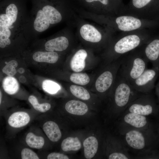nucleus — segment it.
<instances>
[{
    "label": "nucleus",
    "instance_id": "1",
    "mask_svg": "<svg viewBox=\"0 0 159 159\" xmlns=\"http://www.w3.org/2000/svg\"><path fill=\"white\" fill-rule=\"evenodd\" d=\"M148 62L140 50H135L122 57L120 75L130 83L147 69Z\"/></svg>",
    "mask_w": 159,
    "mask_h": 159
},
{
    "label": "nucleus",
    "instance_id": "2",
    "mask_svg": "<svg viewBox=\"0 0 159 159\" xmlns=\"http://www.w3.org/2000/svg\"><path fill=\"white\" fill-rule=\"evenodd\" d=\"M149 40L146 30L122 33L113 46L114 57H122L141 47Z\"/></svg>",
    "mask_w": 159,
    "mask_h": 159
},
{
    "label": "nucleus",
    "instance_id": "3",
    "mask_svg": "<svg viewBox=\"0 0 159 159\" xmlns=\"http://www.w3.org/2000/svg\"><path fill=\"white\" fill-rule=\"evenodd\" d=\"M159 1L158 0H130L127 4L125 5L119 15H130L150 20Z\"/></svg>",
    "mask_w": 159,
    "mask_h": 159
},
{
    "label": "nucleus",
    "instance_id": "4",
    "mask_svg": "<svg viewBox=\"0 0 159 159\" xmlns=\"http://www.w3.org/2000/svg\"><path fill=\"white\" fill-rule=\"evenodd\" d=\"M138 92L128 81L120 75L114 88V100L116 105L121 108L125 107Z\"/></svg>",
    "mask_w": 159,
    "mask_h": 159
},
{
    "label": "nucleus",
    "instance_id": "5",
    "mask_svg": "<svg viewBox=\"0 0 159 159\" xmlns=\"http://www.w3.org/2000/svg\"><path fill=\"white\" fill-rule=\"evenodd\" d=\"M156 69H146L137 78L130 84L138 92H146L152 88L157 75Z\"/></svg>",
    "mask_w": 159,
    "mask_h": 159
},
{
    "label": "nucleus",
    "instance_id": "6",
    "mask_svg": "<svg viewBox=\"0 0 159 159\" xmlns=\"http://www.w3.org/2000/svg\"><path fill=\"white\" fill-rule=\"evenodd\" d=\"M142 47L140 51L148 62L155 66L159 65V39L149 40Z\"/></svg>",
    "mask_w": 159,
    "mask_h": 159
},
{
    "label": "nucleus",
    "instance_id": "7",
    "mask_svg": "<svg viewBox=\"0 0 159 159\" xmlns=\"http://www.w3.org/2000/svg\"><path fill=\"white\" fill-rule=\"evenodd\" d=\"M146 96L142 97L130 104L128 109L130 112L146 116L152 113L154 106Z\"/></svg>",
    "mask_w": 159,
    "mask_h": 159
},
{
    "label": "nucleus",
    "instance_id": "8",
    "mask_svg": "<svg viewBox=\"0 0 159 159\" xmlns=\"http://www.w3.org/2000/svg\"><path fill=\"white\" fill-rule=\"evenodd\" d=\"M110 70H105L99 76L95 82V86L97 90L100 93L107 91L112 86L114 80L115 73Z\"/></svg>",
    "mask_w": 159,
    "mask_h": 159
},
{
    "label": "nucleus",
    "instance_id": "9",
    "mask_svg": "<svg viewBox=\"0 0 159 159\" xmlns=\"http://www.w3.org/2000/svg\"><path fill=\"white\" fill-rule=\"evenodd\" d=\"M125 139L128 144L136 149L143 148L145 145V138L143 134L136 130H131L127 132Z\"/></svg>",
    "mask_w": 159,
    "mask_h": 159
},
{
    "label": "nucleus",
    "instance_id": "10",
    "mask_svg": "<svg viewBox=\"0 0 159 159\" xmlns=\"http://www.w3.org/2000/svg\"><path fill=\"white\" fill-rule=\"evenodd\" d=\"M82 37L85 40L92 42H98L102 39L101 33L94 27L89 24L82 26L80 30Z\"/></svg>",
    "mask_w": 159,
    "mask_h": 159
},
{
    "label": "nucleus",
    "instance_id": "11",
    "mask_svg": "<svg viewBox=\"0 0 159 159\" xmlns=\"http://www.w3.org/2000/svg\"><path fill=\"white\" fill-rule=\"evenodd\" d=\"M68 45L67 39L61 36L47 41L45 43V48L47 51H62L66 49Z\"/></svg>",
    "mask_w": 159,
    "mask_h": 159
},
{
    "label": "nucleus",
    "instance_id": "12",
    "mask_svg": "<svg viewBox=\"0 0 159 159\" xmlns=\"http://www.w3.org/2000/svg\"><path fill=\"white\" fill-rule=\"evenodd\" d=\"M65 107L68 113L77 115H84L88 110V106L85 103L75 100H71L67 102Z\"/></svg>",
    "mask_w": 159,
    "mask_h": 159
},
{
    "label": "nucleus",
    "instance_id": "13",
    "mask_svg": "<svg viewBox=\"0 0 159 159\" xmlns=\"http://www.w3.org/2000/svg\"><path fill=\"white\" fill-rule=\"evenodd\" d=\"M87 56L85 50L81 49L77 51L71 60L70 67L72 70L77 72L82 71L85 67V59Z\"/></svg>",
    "mask_w": 159,
    "mask_h": 159
},
{
    "label": "nucleus",
    "instance_id": "14",
    "mask_svg": "<svg viewBox=\"0 0 159 159\" xmlns=\"http://www.w3.org/2000/svg\"><path fill=\"white\" fill-rule=\"evenodd\" d=\"M43 129L49 139L53 142H57L61 138L62 134L57 124L52 121H48L43 125Z\"/></svg>",
    "mask_w": 159,
    "mask_h": 159
},
{
    "label": "nucleus",
    "instance_id": "15",
    "mask_svg": "<svg viewBox=\"0 0 159 159\" xmlns=\"http://www.w3.org/2000/svg\"><path fill=\"white\" fill-rule=\"evenodd\" d=\"M84 155L87 159L93 158L96 153L98 148V142L94 136H90L87 138L83 143Z\"/></svg>",
    "mask_w": 159,
    "mask_h": 159
},
{
    "label": "nucleus",
    "instance_id": "16",
    "mask_svg": "<svg viewBox=\"0 0 159 159\" xmlns=\"http://www.w3.org/2000/svg\"><path fill=\"white\" fill-rule=\"evenodd\" d=\"M30 120V117L28 113L23 112H18L14 113L10 116L8 123L13 127L19 128L27 125Z\"/></svg>",
    "mask_w": 159,
    "mask_h": 159
},
{
    "label": "nucleus",
    "instance_id": "17",
    "mask_svg": "<svg viewBox=\"0 0 159 159\" xmlns=\"http://www.w3.org/2000/svg\"><path fill=\"white\" fill-rule=\"evenodd\" d=\"M36 6L38 9L34 22V27L36 31L42 32L49 28L50 24L42 10L39 7Z\"/></svg>",
    "mask_w": 159,
    "mask_h": 159
},
{
    "label": "nucleus",
    "instance_id": "18",
    "mask_svg": "<svg viewBox=\"0 0 159 159\" xmlns=\"http://www.w3.org/2000/svg\"><path fill=\"white\" fill-rule=\"evenodd\" d=\"M32 58L34 61L37 62L53 64L57 61L59 56L54 52L37 51L34 54Z\"/></svg>",
    "mask_w": 159,
    "mask_h": 159
},
{
    "label": "nucleus",
    "instance_id": "19",
    "mask_svg": "<svg viewBox=\"0 0 159 159\" xmlns=\"http://www.w3.org/2000/svg\"><path fill=\"white\" fill-rule=\"evenodd\" d=\"M124 120L126 123L136 128L143 127L147 123L146 118L144 116L131 112L126 115Z\"/></svg>",
    "mask_w": 159,
    "mask_h": 159
},
{
    "label": "nucleus",
    "instance_id": "20",
    "mask_svg": "<svg viewBox=\"0 0 159 159\" xmlns=\"http://www.w3.org/2000/svg\"><path fill=\"white\" fill-rule=\"evenodd\" d=\"M81 142L77 137H68L64 139L61 143V148L64 151H77L81 147Z\"/></svg>",
    "mask_w": 159,
    "mask_h": 159
},
{
    "label": "nucleus",
    "instance_id": "21",
    "mask_svg": "<svg viewBox=\"0 0 159 159\" xmlns=\"http://www.w3.org/2000/svg\"><path fill=\"white\" fill-rule=\"evenodd\" d=\"M4 91L9 95L16 93L19 89V85L17 80L13 77L8 76L5 77L2 83Z\"/></svg>",
    "mask_w": 159,
    "mask_h": 159
},
{
    "label": "nucleus",
    "instance_id": "22",
    "mask_svg": "<svg viewBox=\"0 0 159 159\" xmlns=\"http://www.w3.org/2000/svg\"><path fill=\"white\" fill-rule=\"evenodd\" d=\"M26 141L30 147L37 149L42 148L44 143V139L42 137L36 136L32 132H29L27 135Z\"/></svg>",
    "mask_w": 159,
    "mask_h": 159
},
{
    "label": "nucleus",
    "instance_id": "23",
    "mask_svg": "<svg viewBox=\"0 0 159 159\" xmlns=\"http://www.w3.org/2000/svg\"><path fill=\"white\" fill-rule=\"evenodd\" d=\"M72 94L76 97L83 100H87L90 97L88 92L84 87L75 85H71L69 88Z\"/></svg>",
    "mask_w": 159,
    "mask_h": 159
},
{
    "label": "nucleus",
    "instance_id": "24",
    "mask_svg": "<svg viewBox=\"0 0 159 159\" xmlns=\"http://www.w3.org/2000/svg\"><path fill=\"white\" fill-rule=\"evenodd\" d=\"M70 80L75 84L82 85H86L90 81L89 77L86 73H72L70 76Z\"/></svg>",
    "mask_w": 159,
    "mask_h": 159
},
{
    "label": "nucleus",
    "instance_id": "25",
    "mask_svg": "<svg viewBox=\"0 0 159 159\" xmlns=\"http://www.w3.org/2000/svg\"><path fill=\"white\" fill-rule=\"evenodd\" d=\"M28 100L35 110L41 112H45L49 110L51 107L50 104L48 103L39 104L37 98L33 95L29 96Z\"/></svg>",
    "mask_w": 159,
    "mask_h": 159
},
{
    "label": "nucleus",
    "instance_id": "26",
    "mask_svg": "<svg viewBox=\"0 0 159 159\" xmlns=\"http://www.w3.org/2000/svg\"><path fill=\"white\" fill-rule=\"evenodd\" d=\"M42 87L45 91L50 94H55L60 89V87L58 84L49 80L43 81Z\"/></svg>",
    "mask_w": 159,
    "mask_h": 159
},
{
    "label": "nucleus",
    "instance_id": "27",
    "mask_svg": "<svg viewBox=\"0 0 159 159\" xmlns=\"http://www.w3.org/2000/svg\"><path fill=\"white\" fill-rule=\"evenodd\" d=\"M18 65V63L16 61L11 60L2 69L3 72L8 76L13 77L16 73L15 68Z\"/></svg>",
    "mask_w": 159,
    "mask_h": 159
},
{
    "label": "nucleus",
    "instance_id": "28",
    "mask_svg": "<svg viewBox=\"0 0 159 159\" xmlns=\"http://www.w3.org/2000/svg\"><path fill=\"white\" fill-rule=\"evenodd\" d=\"M22 159H39L37 154L32 150L27 148L22 149L21 153Z\"/></svg>",
    "mask_w": 159,
    "mask_h": 159
},
{
    "label": "nucleus",
    "instance_id": "29",
    "mask_svg": "<svg viewBox=\"0 0 159 159\" xmlns=\"http://www.w3.org/2000/svg\"><path fill=\"white\" fill-rule=\"evenodd\" d=\"M87 3H89L93 1H99L109 9H114L117 11L111 0H84Z\"/></svg>",
    "mask_w": 159,
    "mask_h": 159
},
{
    "label": "nucleus",
    "instance_id": "30",
    "mask_svg": "<svg viewBox=\"0 0 159 159\" xmlns=\"http://www.w3.org/2000/svg\"><path fill=\"white\" fill-rule=\"evenodd\" d=\"M48 159H68L69 157L64 154L53 152L49 154L47 157Z\"/></svg>",
    "mask_w": 159,
    "mask_h": 159
},
{
    "label": "nucleus",
    "instance_id": "31",
    "mask_svg": "<svg viewBox=\"0 0 159 159\" xmlns=\"http://www.w3.org/2000/svg\"><path fill=\"white\" fill-rule=\"evenodd\" d=\"M109 159H127L128 158L124 154L118 152L111 154L108 157Z\"/></svg>",
    "mask_w": 159,
    "mask_h": 159
},
{
    "label": "nucleus",
    "instance_id": "32",
    "mask_svg": "<svg viewBox=\"0 0 159 159\" xmlns=\"http://www.w3.org/2000/svg\"><path fill=\"white\" fill-rule=\"evenodd\" d=\"M117 12L119 14L121 10L123 8L125 5L122 0H111Z\"/></svg>",
    "mask_w": 159,
    "mask_h": 159
},
{
    "label": "nucleus",
    "instance_id": "33",
    "mask_svg": "<svg viewBox=\"0 0 159 159\" xmlns=\"http://www.w3.org/2000/svg\"><path fill=\"white\" fill-rule=\"evenodd\" d=\"M19 80L20 82L22 83H24L26 81V78L23 76H20L19 78Z\"/></svg>",
    "mask_w": 159,
    "mask_h": 159
},
{
    "label": "nucleus",
    "instance_id": "34",
    "mask_svg": "<svg viewBox=\"0 0 159 159\" xmlns=\"http://www.w3.org/2000/svg\"><path fill=\"white\" fill-rule=\"evenodd\" d=\"M18 72L20 74H22L25 72L24 69L22 68H20L18 69Z\"/></svg>",
    "mask_w": 159,
    "mask_h": 159
},
{
    "label": "nucleus",
    "instance_id": "35",
    "mask_svg": "<svg viewBox=\"0 0 159 159\" xmlns=\"http://www.w3.org/2000/svg\"><path fill=\"white\" fill-rule=\"evenodd\" d=\"M2 94L1 91L0 92V104H1V100Z\"/></svg>",
    "mask_w": 159,
    "mask_h": 159
},
{
    "label": "nucleus",
    "instance_id": "36",
    "mask_svg": "<svg viewBox=\"0 0 159 159\" xmlns=\"http://www.w3.org/2000/svg\"></svg>",
    "mask_w": 159,
    "mask_h": 159
}]
</instances>
